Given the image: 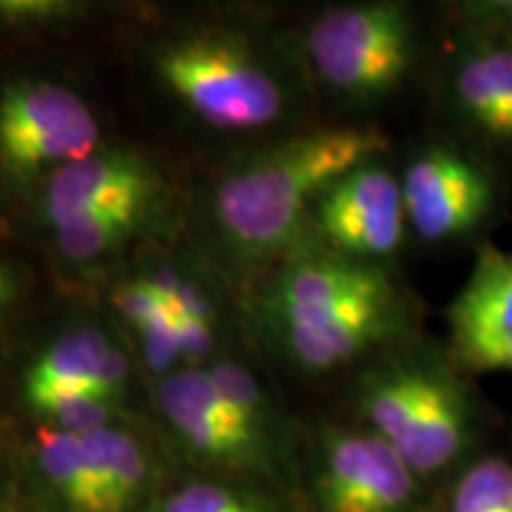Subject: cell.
<instances>
[{
	"mask_svg": "<svg viewBox=\"0 0 512 512\" xmlns=\"http://www.w3.org/2000/svg\"><path fill=\"white\" fill-rule=\"evenodd\" d=\"M411 297L387 264L309 249L285 264L264 297V320L302 373L363 366L413 328Z\"/></svg>",
	"mask_w": 512,
	"mask_h": 512,
	"instance_id": "6da1fadb",
	"label": "cell"
},
{
	"mask_svg": "<svg viewBox=\"0 0 512 512\" xmlns=\"http://www.w3.org/2000/svg\"><path fill=\"white\" fill-rule=\"evenodd\" d=\"M387 145L377 128L330 126L254 152L216 183L211 214L219 235L242 259L287 252L318 197L354 166L382 157Z\"/></svg>",
	"mask_w": 512,
	"mask_h": 512,
	"instance_id": "7a4b0ae2",
	"label": "cell"
},
{
	"mask_svg": "<svg viewBox=\"0 0 512 512\" xmlns=\"http://www.w3.org/2000/svg\"><path fill=\"white\" fill-rule=\"evenodd\" d=\"M356 422L387 441L425 484L479 453L482 411L453 358L403 342L358 366Z\"/></svg>",
	"mask_w": 512,
	"mask_h": 512,
	"instance_id": "3957f363",
	"label": "cell"
},
{
	"mask_svg": "<svg viewBox=\"0 0 512 512\" xmlns=\"http://www.w3.org/2000/svg\"><path fill=\"white\" fill-rule=\"evenodd\" d=\"M159 76L204 124L221 131H256L285 117V83L230 34H195L171 43L157 60Z\"/></svg>",
	"mask_w": 512,
	"mask_h": 512,
	"instance_id": "277c9868",
	"label": "cell"
},
{
	"mask_svg": "<svg viewBox=\"0 0 512 512\" xmlns=\"http://www.w3.org/2000/svg\"><path fill=\"white\" fill-rule=\"evenodd\" d=\"M306 55L316 79L337 98L384 100L399 91L415 60L413 15L401 3L337 5L313 19Z\"/></svg>",
	"mask_w": 512,
	"mask_h": 512,
	"instance_id": "5b68a950",
	"label": "cell"
},
{
	"mask_svg": "<svg viewBox=\"0 0 512 512\" xmlns=\"http://www.w3.org/2000/svg\"><path fill=\"white\" fill-rule=\"evenodd\" d=\"M311 496L316 512H430V484L387 441L351 420L318 434Z\"/></svg>",
	"mask_w": 512,
	"mask_h": 512,
	"instance_id": "8992f818",
	"label": "cell"
},
{
	"mask_svg": "<svg viewBox=\"0 0 512 512\" xmlns=\"http://www.w3.org/2000/svg\"><path fill=\"white\" fill-rule=\"evenodd\" d=\"M98 143V119L60 83H17L0 98V166L17 181L93 155Z\"/></svg>",
	"mask_w": 512,
	"mask_h": 512,
	"instance_id": "52a82bcc",
	"label": "cell"
},
{
	"mask_svg": "<svg viewBox=\"0 0 512 512\" xmlns=\"http://www.w3.org/2000/svg\"><path fill=\"white\" fill-rule=\"evenodd\" d=\"M401 192L408 230L430 245L470 238L496 207L489 171L448 145L420 150L403 169Z\"/></svg>",
	"mask_w": 512,
	"mask_h": 512,
	"instance_id": "ba28073f",
	"label": "cell"
},
{
	"mask_svg": "<svg viewBox=\"0 0 512 512\" xmlns=\"http://www.w3.org/2000/svg\"><path fill=\"white\" fill-rule=\"evenodd\" d=\"M311 219L332 252L387 264L408 235L401 178L382 157L368 159L318 197Z\"/></svg>",
	"mask_w": 512,
	"mask_h": 512,
	"instance_id": "9c48e42d",
	"label": "cell"
},
{
	"mask_svg": "<svg viewBox=\"0 0 512 512\" xmlns=\"http://www.w3.org/2000/svg\"><path fill=\"white\" fill-rule=\"evenodd\" d=\"M159 408L192 456L228 470H271L275 441L242 418L200 366L169 373L157 389Z\"/></svg>",
	"mask_w": 512,
	"mask_h": 512,
	"instance_id": "30bf717a",
	"label": "cell"
},
{
	"mask_svg": "<svg viewBox=\"0 0 512 512\" xmlns=\"http://www.w3.org/2000/svg\"><path fill=\"white\" fill-rule=\"evenodd\" d=\"M451 358L477 373H512V254L482 247L448 306Z\"/></svg>",
	"mask_w": 512,
	"mask_h": 512,
	"instance_id": "8fae6325",
	"label": "cell"
},
{
	"mask_svg": "<svg viewBox=\"0 0 512 512\" xmlns=\"http://www.w3.org/2000/svg\"><path fill=\"white\" fill-rule=\"evenodd\" d=\"M451 100L479 136L512 145V41L472 36L451 67Z\"/></svg>",
	"mask_w": 512,
	"mask_h": 512,
	"instance_id": "7c38bea8",
	"label": "cell"
},
{
	"mask_svg": "<svg viewBox=\"0 0 512 512\" xmlns=\"http://www.w3.org/2000/svg\"><path fill=\"white\" fill-rule=\"evenodd\" d=\"M155 178L131 152H93L53 171L43 192V214L50 226L128 200H150Z\"/></svg>",
	"mask_w": 512,
	"mask_h": 512,
	"instance_id": "4fadbf2b",
	"label": "cell"
},
{
	"mask_svg": "<svg viewBox=\"0 0 512 512\" xmlns=\"http://www.w3.org/2000/svg\"><path fill=\"white\" fill-rule=\"evenodd\" d=\"M110 347V339L95 328L67 332L55 344H50L27 373L24 392L31 408L64 394L98 396L93 389V377Z\"/></svg>",
	"mask_w": 512,
	"mask_h": 512,
	"instance_id": "5bb4252c",
	"label": "cell"
},
{
	"mask_svg": "<svg viewBox=\"0 0 512 512\" xmlns=\"http://www.w3.org/2000/svg\"><path fill=\"white\" fill-rule=\"evenodd\" d=\"M81 437L93 463L105 512H128L136 508L150 477V463L138 441L112 425Z\"/></svg>",
	"mask_w": 512,
	"mask_h": 512,
	"instance_id": "9a60e30c",
	"label": "cell"
},
{
	"mask_svg": "<svg viewBox=\"0 0 512 512\" xmlns=\"http://www.w3.org/2000/svg\"><path fill=\"white\" fill-rule=\"evenodd\" d=\"M36 448L43 477L69 512H105L81 434L50 425L41 427L36 434Z\"/></svg>",
	"mask_w": 512,
	"mask_h": 512,
	"instance_id": "2e32d148",
	"label": "cell"
},
{
	"mask_svg": "<svg viewBox=\"0 0 512 512\" xmlns=\"http://www.w3.org/2000/svg\"><path fill=\"white\" fill-rule=\"evenodd\" d=\"M430 512H512V456L479 451L448 477Z\"/></svg>",
	"mask_w": 512,
	"mask_h": 512,
	"instance_id": "e0dca14e",
	"label": "cell"
},
{
	"mask_svg": "<svg viewBox=\"0 0 512 512\" xmlns=\"http://www.w3.org/2000/svg\"><path fill=\"white\" fill-rule=\"evenodd\" d=\"M150 200H128L95 209L79 219L67 221L57 230V247L69 261L83 264L121 245L145 216Z\"/></svg>",
	"mask_w": 512,
	"mask_h": 512,
	"instance_id": "ac0fdd59",
	"label": "cell"
},
{
	"mask_svg": "<svg viewBox=\"0 0 512 512\" xmlns=\"http://www.w3.org/2000/svg\"><path fill=\"white\" fill-rule=\"evenodd\" d=\"M219 394L249 425L275 441V411L259 380L235 361H216L204 368Z\"/></svg>",
	"mask_w": 512,
	"mask_h": 512,
	"instance_id": "d6986e66",
	"label": "cell"
},
{
	"mask_svg": "<svg viewBox=\"0 0 512 512\" xmlns=\"http://www.w3.org/2000/svg\"><path fill=\"white\" fill-rule=\"evenodd\" d=\"M159 512H275V508L242 486L200 479L171 491Z\"/></svg>",
	"mask_w": 512,
	"mask_h": 512,
	"instance_id": "ffe728a7",
	"label": "cell"
},
{
	"mask_svg": "<svg viewBox=\"0 0 512 512\" xmlns=\"http://www.w3.org/2000/svg\"><path fill=\"white\" fill-rule=\"evenodd\" d=\"M138 335L143 339V351L147 363L157 373H166L174 368L176 361H181V344H178V330H176V311L169 309L159 313L145 325H140Z\"/></svg>",
	"mask_w": 512,
	"mask_h": 512,
	"instance_id": "44dd1931",
	"label": "cell"
},
{
	"mask_svg": "<svg viewBox=\"0 0 512 512\" xmlns=\"http://www.w3.org/2000/svg\"><path fill=\"white\" fill-rule=\"evenodd\" d=\"M114 304L117 309L124 313V316L131 320L133 328H140L147 320H152L159 313L174 309L166 299L159 294L155 287L150 285V280H133V283H126L119 287L117 294H114Z\"/></svg>",
	"mask_w": 512,
	"mask_h": 512,
	"instance_id": "7402d4cb",
	"label": "cell"
},
{
	"mask_svg": "<svg viewBox=\"0 0 512 512\" xmlns=\"http://www.w3.org/2000/svg\"><path fill=\"white\" fill-rule=\"evenodd\" d=\"M176 330L183 358L197 363L211 354V347H214V323L176 313Z\"/></svg>",
	"mask_w": 512,
	"mask_h": 512,
	"instance_id": "603a6c76",
	"label": "cell"
},
{
	"mask_svg": "<svg viewBox=\"0 0 512 512\" xmlns=\"http://www.w3.org/2000/svg\"><path fill=\"white\" fill-rule=\"evenodd\" d=\"M72 10V5L53 0H0V17L8 19H53Z\"/></svg>",
	"mask_w": 512,
	"mask_h": 512,
	"instance_id": "cb8c5ba5",
	"label": "cell"
},
{
	"mask_svg": "<svg viewBox=\"0 0 512 512\" xmlns=\"http://www.w3.org/2000/svg\"><path fill=\"white\" fill-rule=\"evenodd\" d=\"M12 294H15V280H12V273L8 268L0 264V313L10 304Z\"/></svg>",
	"mask_w": 512,
	"mask_h": 512,
	"instance_id": "d4e9b609",
	"label": "cell"
}]
</instances>
